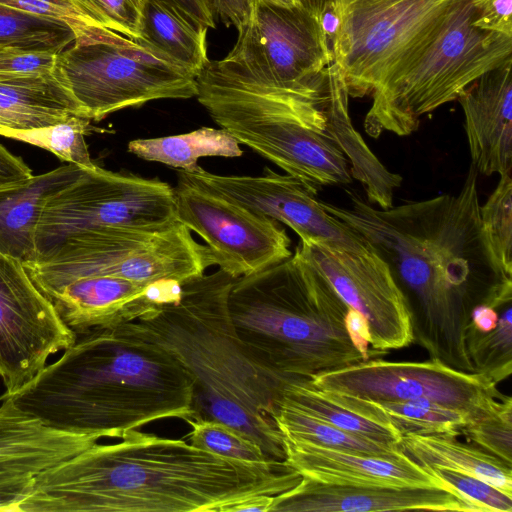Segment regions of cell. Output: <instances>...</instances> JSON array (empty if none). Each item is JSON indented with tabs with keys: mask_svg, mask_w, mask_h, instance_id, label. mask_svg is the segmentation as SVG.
I'll return each mask as SVG.
<instances>
[{
	"mask_svg": "<svg viewBox=\"0 0 512 512\" xmlns=\"http://www.w3.org/2000/svg\"><path fill=\"white\" fill-rule=\"evenodd\" d=\"M233 278L222 269L182 284L179 301L163 304L127 325L167 349L193 379V420L225 423L283 461L271 417L285 385L245 353L228 307Z\"/></svg>",
	"mask_w": 512,
	"mask_h": 512,
	"instance_id": "obj_4",
	"label": "cell"
},
{
	"mask_svg": "<svg viewBox=\"0 0 512 512\" xmlns=\"http://www.w3.org/2000/svg\"><path fill=\"white\" fill-rule=\"evenodd\" d=\"M484 241L498 268L512 277V178L500 176L484 205L480 206Z\"/></svg>",
	"mask_w": 512,
	"mask_h": 512,
	"instance_id": "obj_34",
	"label": "cell"
},
{
	"mask_svg": "<svg viewBox=\"0 0 512 512\" xmlns=\"http://www.w3.org/2000/svg\"><path fill=\"white\" fill-rule=\"evenodd\" d=\"M194 22L215 28V14L209 0H168Z\"/></svg>",
	"mask_w": 512,
	"mask_h": 512,
	"instance_id": "obj_47",
	"label": "cell"
},
{
	"mask_svg": "<svg viewBox=\"0 0 512 512\" xmlns=\"http://www.w3.org/2000/svg\"><path fill=\"white\" fill-rule=\"evenodd\" d=\"M271 417L281 438L388 459L404 455L399 446H391L349 433L279 399L275 400Z\"/></svg>",
	"mask_w": 512,
	"mask_h": 512,
	"instance_id": "obj_30",
	"label": "cell"
},
{
	"mask_svg": "<svg viewBox=\"0 0 512 512\" xmlns=\"http://www.w3.org/2000/svg\"><path fill=\"white\" fill-rule=\"evenodd\" d=\"M296 6L310 13L317 20L328 8L338 3V0H294Z\"/></svg>",
	"mask_w": 512,
	"mask_h": 512,
	"instance_id": "obj_50",
	"label": "cell"
},
{
	"mask_svg": "<svg viewBox=\"0 0 512 512\" xmlns=\"http://www.w3.org/2000/svg\"><path fill=\"white\" fill-rule=\"evenodd\" d=\"M0 5L23 13L64 21L73 30L87 24L67 0H0Z\"/></svg>",
	"mask_w": 512,
	"mask_h": 512,
	"instance_id": "obj_41",
	"label": "cell"
},
{
	"mask_svg": "<svg viewBox=\"0 0 512 512\" xmlns=\"http://www.w3.org/2000/svg\"><path fill=\"white\" fill-rule=\"evenodd\" d=\"M0 400V483L35 478L100 439L47 427L20 412L10 399Z\"/></svg>",
	"mask_w": 512,
	"mask_h": 512,
	"instance_id": "obj_22",
	"label": "cell"
},
{
	"mask_svg": "<svg viewBox=\"0 0 512 512\" xmlns=\"http://www.w3.org/2000/svg\"><path fill=\"white\" fill-rule=\"evenodd\" d=\"M71 116L83 114L54 72L39 77L0 79L1 136L50 126Z\"/></svg>",
	"mask_w": 512,
	"mask_h": 512,
	"instance_id": "obj_26",
	"label": "cell"
},
{
	"mask_svg": "<svg viewBox=\"0 0 512 512\" xmlns=\"http://www.w3.org/2000/svg\"><path fill=\"white\" fill-rule=\"evenodd\" d=\"M35 478L0 483V511L18 512L20 503L32 491Z\"/></svg>",
	"mask_w": 512,
	"mask_h": 512,
	"instance_id": "obj_46",
	"label": "cell"
},
{
	"mask_svg": "<svg viewBox=\"0 0 512 512\" xmlns=\"http://www.w3.org/2000/svg\"><path fill=\"white\" fill-rule=\"evenodd\" d=\"M423 467L481 512L512 511V497L481 479L445 467Z\"/></svg>",
	"mask_w": 512,
	"mask_h": 512,
	"instance_id": "obj_39",
	"label": "cell"
},
{
	"mask_svg": "<svg viewBox=\"0 0 512 512\" xmlns=\"http://www.w3.org/2000/svg\"><path fill=\"white\" fill-rule=\"evenodd\" d=\"M344 322L350 340L365 361L379 358L385 354V352L369 347L371 340L370 331L368 323L361 313L348 307Z\"/></svg>",
	"mask_w": 512,
	"mask_h": 512,
	"instance_id": "obj_43",
	"label": "cell"
},
{
	"mask_svg": "<svg viewBox=\"0 0 512 512\" xmlns=\"http://www.w3.org/2000/svg\"><path fill=\"white\" fill-rule=\"evenodd\" d=\"M174 193L178 221L204 239L213 265L233 278L254 274L292 256L291 240L279 222L179 174Z\"/></svg>",
	"mask_w": 512,
	"mask_h": 512,
	"instance_id": "obj_14",
	"label": "cell"
},
{
	"mask_svg": "<svg viewBox=\"0 0 512 512\" xmlns=\"http://www.w3.org/2000/svg\"><path fill=\"white\" fill-rule=\"evenodd\" d=\"M498 312L487 305H478L471 312V324L480 332L493 330L498 322Z\"/></svg>",
	"mask_w": 512,
	"mask_h": 512,
	"instance_id": "obj_48",
	"label": "cell"
},
{
	"mask_svg": "<svg viewBox=\"0 0 512 512\" xmlns=\"http://www.w3.org/2000/svg\"><path fill=\"white\" fill-rule=\"evenodd\" d=\"M273 496H257L232 505L228 512L236 511H269Z\"/></svg>",
	"mask_w": 512,
	"mask_h": 512,
	"instance_id": "obj_49",
	"label": "cell"
},
{
	"mask_svg": "<svg viewBox=\"0 0 512 512\" xmlns=\"http://www.w3.org/2000/svg\"><path fill=\"white\" fill-rule=\"evenodd\" d=\"M74 32L57 53L54 74L83 117L99 121L153 100L197 95V76L150 44L90 24Z\"/></svg>",
	"mask_w": 512,
	"mask_h": 512,
	"instance_id": "obj_8",
	"label": "cell"
},
{
	"mask_svg": "<svg viewBox=\"0 0 512 512\" xmlns=\"http://www.w3.org/2000/svg\"><path fill=\"white\" fill-rule=\"evenodd\" d=\"M128 151L146 161L159 162L180 170L196 169L202 157L235 158L243 154L238 141L224 129L202 127L188 133L135 139Z\"/></svg>",
	"mask_w": 512,
	"mask_h": 512,
	"instance_id": "obj_29",
	"label": "cell"
},
{
	"mask_svg": "<svg viewBox=\"0 0 512 512\" xmlns=\"http://www.w3.org/2000/svg\"><path fill=\"white\" fill-rule=\"evenodd\" d=\"M512 60L480 76L458 96L471 164L484 175L512 170Z\"/></svg>",
	"mask_w": 512,
	"mask_h": 512,
	"instance_id": "obj_20",
	"label": "cell"
},
{
	"mask_svg": "<svg viewBox=\"0 0 512 512\" xmlns=\"http://www.w3.org/2000/svg\"><path fill=\"white\" fill-rule=\"evenodd\" d=\"M121 439L37 475L18 512H228L302 478L284 460L239 461L136 429Z\"/></svg>",
	"mask_w": 512,
	"mask_h": 512,
	"instance_id": "obj_2",
	"label": "cell"
},
{
	"mask_svg": "<svg viewBox=\"0 0 512 512\" xmlns=\"http://www.w3.org/2000/svg\"><path fill=\"white\" fill-rule=\"evenodd\" d=\"M32 176L25 162L0 144V189L23 183Z\"/></svg>",
	"mask_w": 512,
	"mask_h": 512,
	"instance_id": "obj_45",
	"label": "cell"
},
{
	"mask_svg": "<svg viewBox=\"0 0 512 512\" xmlns=\"http://www.w3.org/2000/svg\"><path fill=\"white\" fill-rule=\"evenodd\" d=\"M75 38L66 22L35 16L0 5V48L59 53Z\"/></svg>",
	"mask_w": 512,
	"mask_h": 512,
	"instance_id": "obj_31",
	"label": "cell"
},
{
	"mask_svg": "<svg viewBox=\"0 0 512 512\" xmlns=\"http://www.w3.org/2000/svg\"><path fill=\"white\" fill-rule=\"evenodd\" d=\"M77 334L36 286L22 261L0 253V377L12 395L70 347Z\"/></svg>",
	"mask_w": 512,
	"mask_h": 512,
	"instance_id": "obj_15",
	"label": "cell"
},
{
	"mask_svg": "<svg viewBox=\"0 0 512 512\" xmlns=\"http://www.w3.org/2000/svg\"><path fill=\"white\" fill-rule=\"evenodd\" d=\"M266 1L273 3L275 5H279V6H285V7L296 6L294 0H266Z\"/></svg>",
	"mask_w": 512,
	"mask_h": 512,
	"instance_id": "obj_51",
	"label": "cell"
},
{
	"mask_svg": "<svg viewBox=\"0 0 512 512\" xmlns=\"http://www.w3.org/2000/svg\"><path fill=\"white\" fill-rule=\"evenodd\" d=\"M400 448L423 466L445 467L481 479L512 497V467L449 434H402Z\"/></svg>",
	"mask_w": 512,
	"mask_h": 512,
	"instance_id": "obj_27",
	"label": "cell"
},
{
	"mask_svg": "<svg viewBox=\"0 0 512 512\" xmlns=\"http://www.w3.org/2000/svg\"><path fill=\"white\" fill-rule=\"evenodd\" d=\"M484 451L512 464V398L507 396L492 414L466 424L461 430Z\"/></svg>",
	"mask_w": 512,
	"mask_h": 512,
	"instance_id": "obj_38",
	"label": "cell"
},
{
	"mask_svg": "<svg viewBox=\"0 0 512 512\" xmlns=\"http://www.w3.org/2000/svg\"><path fill=\"white\" fill-rule=\"evenodd\" d=\"M89 121L81 116H71L50 126L14 131L7 137L46 149L62 161L92 169L97 165L93 163L85 141Z\"/></svg>",
	"mask_w": 512,
	"mask_h": 512,
	"instance_id": "obj_35",
	"label": "cell"
},
{
	"mask_svg": "<svg viewBox=\"0 0 512 512\" xmlns=\"http://www.w3.org/2000/svg\"><path fill=\"white\" fill-rule=\"evenodd\" d=\"M470 0H460L421 56L384 92L372 95L364 119L371 137L407 136L420 118L456 100L485 73L512 60V37L474 25Z\"/></svg>",
	"mask_w": 512,
	"mask_h": 512,
	"instance_id": "obj_7",
	"label": "cell"
},
{
	"mask_svg": "<svg viewBox=\"0 0 512 512\" xmlns=\"http://www.w3.org/2000/svg\"><path fill=\"white\" fill-rule=\"evenodd\" d=\"M57 53L0 48V79L29 78L54 72Z\"/></svg>",
	"mask_w": 512,
	"mask_h": 512,
	"instance_id": "obj_40",
	"label": "cell"
},
{
	"mask_svg": "<svg viewBox=\"0 0 512 512\" xmlns=\"http://www.w3.org/2000/svg\"><path fill=\"white\" fill-rule=\"evenodd\" d=\"M207 27L187 17L168 0H147L142 41L198 76L208 62Z\"/></svg>",
	"mask_w": 512,
	"mask_h": 512,
	"instance_id": "obj_28",
	"label": "cell"
},
{
	"mask_svg": "<svg viewBox=\"0 0 512 512\" xmlns=\"http://www.w3.org/2000/svg\"><path fill=\"white\" fill-rule=\"evenodd\" d=\"M281 440L286 464L301 476L314 480L340 484L432 486L452 490L405 453L399 458L388 459L288 438Z\"/></svg>",
	"mask_w": 512,
	"mask_h": 512,
	"instance_id": "obj_21",
	"label": "cell"
},
{
	"mask_svg": "<svg viewBox=\"0 0 512 512\" xmlns=\"http://www.w3.org/2000/svg\"><path fill=\"white\" fill-rule=\"evenodd\" d=\"M349 97L340 71L331 63L327 68L325 131L350 162L351 176L361 183L367 201L382 209L390 208L402 177L384 166L355 129L349 116Z\"/></svg>",
	"mask_w": 512,
	"mask_h": 512,
	"instance_id": "obj_23",
	"label": "cell"
},
{
	"mask_svg": "<svg viewBox=\"0 0 512 512\" xmlns=\"http://www.w3.org/2000/svg\"><path fill=\"white\" fill-rule=\"evenodd\" d=\"M44 295L62 320L80 334L98 326L131 322L163 304L177 302L182 285L175 281L143 284L92 275L74 278Z\"/></svg>",
	"mask_w": 512,
	"mask_h": 512,
	"instance_id": "obj_19",
	"label": "cell"
},
{
	"mask_svg": "<svg viewBox=\"0 0 512 512\" xmlns=\"http://www.w3.org/2000/svg\"><path fill=\"white\" fill-rule=\"evenodd\" d=\"M178 174L253 213L285 224L300 241H321L355 253L374 251L359 233L323 209L314 189L289 174L266 167L260 176L219 175L200 166Z\"/></svg>",
	"mask_w": 512,
	"mask_h": 512,
	"instance_id": "obj_16",
	"label": "cell"
},
{
	"mask_svg": "<svg viewBox=\"0 0 512 512\" xmlns=\"http://www.w3.org/2000/svg\"><path fill=\"white\" fill-rule=\"evenodd\" d=\"M190 444L221 457L251 463L273 461L253 440L235 428L214 420H189Z\"/></svg>",
	"mask_w": 512,
	"mask_h": 512,
	"instance_id": "obj_36",
	"label": "cell"
},
{
	"mask_svg": "<svg viewBox=\"0 0 512 512\" xmlns=\"http://www.w3.org/2000/svg\"><path fill=\"white\" fill-rule=\"evenodd\" d=\"M460 0H338L333 64L350 97L384 92L421 56Z\"/></svg>",
	"mask_w": 512,
	"mask_h": 512,
	"instance_id": "obj_9",
	"label": "cell"
},
{
	"mask_svg": "<svg viewBox=\"0 0 512 512\" xmlns=\"http://www.w3.org/2000/svg\"><path fill=\"white\" fill-rule=\"evenodd\" d=\"M366 401V400H364ZM401 432L461 435L469 418L462 412L427 401H366Z\"/></svg>",
	"mask_w": 512,
	"mask_h": 512,
	"instance_id": "obj_32",
	"label": "cell"
},
{
	"mask_svg": "<svg viewBox=\"0 0 512 512\" xmlns=\"http://www.w3.org/2000/svg\"><path fill=\"white\" fill-rule=\"evenodd\" d=\"M511 315V304H508L493 330L480 332L470 323L466 332V346L474 373L484 374L496 384L512 373Z\"/></svg>",
	"mask_w": 512,
	"mask_h": 512,
	"instance_id": "obj_33",
	"label": "cell"
},
{
	"mask_svg": "<svg viewBox=\"0 0 512 512\" xmlns=\"http://www.w3.org/2000/svg\"><path fill=\"white\" fill-rule=\"evenodd\" d=\"M311 380L325 391L366 401L433 402L464 413L469 422L494 413L507 397L486 375L460 371L436 359L395 362L374 358Z\"/></svg>",
	"mask_w": 512,
	"mask_h": 512,
	"instance_id": "obj_13",
	"label": "cell"
},
{
	"mask_svg": "<svg viewBox=\"0 0 512 512\" xmlns=\"http://www.w3.org/2000/svg\"><path fill=\"white\" fill-rule=\"evenodd\" d=\"M476 11L474 25L512 37V0H470Z\"/></svg>",
	"mask_w": 512,
	"mask_h": 512,
	"instance_id": "obj_42",
	"label": "cell"
},
{
	"mask_svg": "<svg viewBox=\"0 0 512 512\" xmlns=\"http://www.w3.org/2000/svg\"><path fill=\"white\" fill-rule=\"evenodd\" d=\"M85 168L69 163L0 189V253L28 263L36 259V233L47 201L75 182Z\"/></svg>",
	"mask_w": 512,
	"mask_h": 512,
	"instance_id": "obj_24",
	"label": "cell"
},
{
	"mask_svg": "<svg viewBox=\"0 0 512 512\" xmlns=\"http://www.w3.org/2000/svg\"><path fill=\"white\" fill-rule=\"evenodd\" d=\"M228 307L245 353L283 384L365 361L346 331L348 306L296 250L236 278Z\"/></svg>",
	"mask_w": 512,
	"mask_h": 512,
	"instance_id": "obj_5",
	"label": "cell"
},
{
	"mask_svg": "<svg viewBox=\"0 0 512 512\" xmlns=\"http://www.w3.org/2000/svg\"><path fill=\"white\" fill-rule=\"evenodd\" d=\"M43 292L82 276L181 284L213 265L207 246L181 222L164 230L111 228L73 234L41 258L23 263Z\"/></svg>",
	"mask_w": 512,
	"mask_h": 512,
	"instance_id": "obj_10",
	"label": "cell"
},
{
	"mask_svg": "<svg viewBox=\"0 0 512 512\" xmlns=\"http://www.w3.org/2000/svg\"><path fill=\"white\" fill-rule=\"evenodd\" d=\"M348 204L319 199L388 264L412 321L414 341L454 369L474 373L466 346L471 312L511 304L512 277L495 264L483 238L478 172L470 165L458 192L387 209L355 190Z\"/></svg>",
	"mask_w": 512,
	"mask_h": 512,
	"instance_id": "obj_1",
	"label": "cell"
},
{
	"mask_svg": "<svg viewBox=\"0 0 512 512\" xmlns=\"http://www.w3.org/2000/svg\"><path fill=\"white\" fill-rule=\"evenodd\" d=\"M177 222L174 188L168 183L99 166L85 168L75 182L47 201L37 228L35 260L76 233L164 230Z\"/></svg>",
	"mask_w": 512,
	"mask_h": 512,
	"instance_id": "obj_12",
	"label": "cell"
},
{
	"mask_svg": "<svg viewBox=\"0 0 512 512\" xmlns=\"http://www.w3.org/2000/svg\"><path fill=\"white\" fill-rule=\"evenodd\" d=\"M87 24L100 26L133 40L143 35L147 0H67Z\"/></svg>",
	"mask_w": 512,
	"mask_h": 512,
	"instance_id": "obj_37",
	"label": "cell"
},
{
	"mask_svg": "<svg viewBox=\"0 0 512 512\" xmlns=\"http://www.w3.org/2000/svg\"><path fill=\"white\" fill-rule=\"evenodd\" d=\"M215 15H218L226 26H234L240 30L247 24L255 0H209Z\"/></svg>",
	"mask_w": 512,
	"mask_h": 512,
	"instance_id": "obj_44",
	"label": "cell"
},
{
	"mask_svg": "<svg viewBox=\"0 0 512 512\" xmlns=\"http://www.w3.org/2000/svg\"><path fill=\"white\" fill-rule=\"evenodd\" d=\"M193 391L167 349L121 323L77 334L56 362L0 397L47 427L121 439L156 420H193Z\"/></svg>",
	"mask_w": 512,
	"mask_h": 512,
	"instance_id": "obj_3",
	"label": "cell"
},
{
	"mask_svg": "<svg viewBox=\"0 0 512 512\" xmlns=\"http://www.w3.org/2000/svg\"><path fill=\"white\" fill-rule=\"evenodd\" d=\"M276 399L349 433L400 445L401 432L379 410L364 400L325 391L311 379L286 383Z\"/></svg>",
	"mask_w": 512,
	"mask_h": 512,
	"instance_id": "obj_25",
	"label": "cell"
},
{
	"mask_svg": "<svg viewBox=\"0 0 512 512\" xmlns=\"http://www.w3.org/2000/svg\"><path fill=\"white\" fill-rule=\"evenodd\" d=\"M295 250L322 273L348 307L364 316L373 349L387 353L414 341L406 299L375 250L355 253L321 241H300Z\"/></svg>",
	"mask_w": 512,
	"mask_h": 512,
	"instance_id": "obj_17",
	"label": "cell"
},
{
	"mask_svg": "<svg viewBox=\"0 0 512 512\" xmlns=\"http://www.w3.org/2000/svg\"><path fill=\"white\" fill-rule=\"evenodd\" d=\"M197 99L222 129L316 192L353 181L348 161L326 133L324 102L241 82L208 60Z\"/></svg>",
	"mask_w": 512,
	"mask_h": 512,
	"instance_id": "obj_6",
	"label": "cell"
},
{
	"mask_svg": "<svg viewBox=\"0 0 512 512\" xmlns=\"http://www.w3.org/2000/svg\"><path fill=\"white\" fill-rule=\"evenodd\" d=\"M211 61L220 71L255 86L322 95L333 57L319 21L310 13L255 0L232 50Z\"/></svg>",
	"mask_w": 512,
	"mask_h": 512,
	"instance_id": "obj_11",
	"label": "cell"
},
{
	"mask_svg": "<svg viewBox=\"0 0 512 512\" xmlns=\"http://www.w3.org/2000/svg\"><path fill=\"white\" fill-rule=\"evenodd\" d=\"M481 512L456 492L432 486L340 484L302 476L293 488L273 496L269 511L376 512V511Z\"/></svg>",
	"mask_w": 512,
	"mask_h": 512,
	"instance_id": "obj_18",
	"label": "cell"
}]
</instances>
